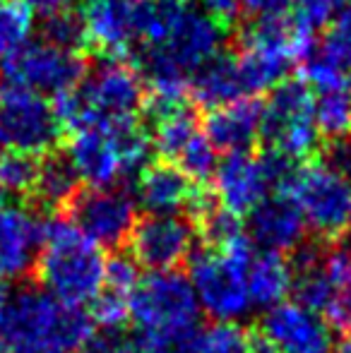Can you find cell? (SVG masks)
Instances as JSON below:
<instances>
[{"instance_id":"obj_1","label":"cell","mask_w":351,"mask_h":353,"mask_svg":"<svg viewBox=\"0 0 351 353\" xmlns=\"http://www.w3.org/2000/svg\"><path fill=\"white\" fill-rule=\"evenodd\" d=\"M106 260L70 219H41V250L34 272L51 298L70 307L92 305L106 286Z\"/></svg>"},{"instance_id":"obj_2","label":"cell","mask_w":351,"mask_h":353,"mask_svg":"<svg viewBox=\"0 0 351 353\" xmlns=\"http://www.w3.org/2000/svg\"><path fill=\"white\" fill-rule=\"evenodd\" d=\"M94 334L89 312L56 301L41 288L14 293L3 322L8 353H85Z\"/></svg>"},{"instance_id":"obj_3","label":"cell","mask_w":351,"mask_h":353,"mask_svg":"<svg viewBox=\"0 0 351 353\" xmlns=\"http://www.w3.org/2000/svg\"><path fill=\"white\" fill-rule=\"evenodd\" d=\"M145 101V79L118 58L99 63L77 87L56 97V116L72 132L132 123Z\"/></svg>"},{"instance_id":"obj_4","label":"cell","mask_w":351,"mask_h":353,"mask_svg":"<svg viewBox=\"0 0 351 353\" xmlns=\"http://www.w3.org/2000/svg\"><path fill=\"white\" fill-rule=\"evenodd\" d=\"M255 248L248 233L221 248H205L190 257V286L200 312L214 322H241L250 310L248 265Z\"/></svg>"},{"instance_id":"obj_5","label":"cell","mask_w":351,"mask_h":353,"mask_svg":"<svg viewBox=\"0 0 351 353\" xmlns=\"http://www.w3.org/2000/svg\"><path fill=\"white\" fill-rule=\"evenodd\" d=\"M152 152V135L132 121L75 132L68 142L66 159L87 188H116L123 178L140 176L150 166Z\"/></svg>"},{"instance_id":"obj_6","label":"cell","mask_w":351,"mask_h":353,"mask_svg":"<svg viewBox=\"0 0 351 353\" xmlns=\"http://www.w3.org/2000/svg\"><path fill=\"white\" fill-rule=\"evenodd\" d=\"M294 272L296 301L318 312L334 334L351 336V248L305 250Z\"/></svg>"},{"instance_id":"obj_7","label":"cell","mask_w":351,"mask_h":353,"mask_svg":"<svg viewBox=\"0 0 351 353\" xmlns=\"http://www.w3.org/2000/svg\"><path fill=\"white\" fill-rule=\"evenodd\" d=\"M313 46V34L294 24L286 27L284 22H255L243 34L241 53L236 58L245 92H270L284 84L296 61L305 63L315 56Z\"/></svg>"},{"instance_id":"obj_8","label":"cell","mask_w":351,"mask_h":353,"mask_svg":"<svg viewBox=\"0 0 351 353\" xmlns=\"http://www.w3.org/2000/svg\"><path fill=\"white\" fill-rule=\"evenodd\" d=\"M137 339L200 332V305L190 279L181 272H150L130 296Z\"/></svg>"},{"instance_id":"obj_9","label":"cell","mask_w":351,"mask_h":353,"mask_svg":"<svg viewBox=\"0 0 351 353\" xmlns=\"http://www.w3.org/2000/svg\"><path fill=\"white\" fill-rule=\"evenodd\" d=\"M286 195L303 216L308 231L325 241H337L349 226L351 181L332 161H313L296 168Z\"/></svg>"},{"instance_id":"obj_10","label":"cell","mask_w":351,"mask_h":353,"mask_svg":"<svg viewBox=\"0 0 351 353\" xmlns=\"http://www.w3.org/2000/svg\"><path fill=\"white\" fill-rule=\"evenodd\" d=\"M263 137L270 152L299 163L318 149L320 132L313 118V94L303 82H284L263 103Z\"/></svg>"},{"instance_id":"obj_11","label":"cell","mask_w":351,"mask_h":353,"mask_svg":"<svg viewBox=\"0 0 351 353\" xmlns=\"http://www.w3.org/2000/svg\"><path fill=\"white\" fill-rule=\"evenodd\" d=\"M63 125L46 97L22 87L0 92V152L39 157L56 147Z\"/></svg>"},{"instance_id":"obj_12","label":"cell","mask_w":351,"mask_h":353,"mask_svg":"<svg viewBox=\"0 0 351 353\" xmlns=\"http://www.w3.org/2000/svg\"><path fill=\"white\" fill-rule=\"evenodd\" d=\"M3 72L10 87H22L34 94H61L70 92L85 77V61L80 53L63 51L46 41L27 43L22 51L3 61Z\"/></svg>"},{"instance_id":"obj_13","label":"cell","mask_w":351,"mask_h":353,"mask_svg":"<svg viewBox=\"0 0 351 353\" xmlns=\"http://www.w3.org/2000/svg\"><path fill=\"white\" fill-rule=\"evenodd\" d=\"M70 221L101 250H113L130 241L137 223V202L121 188H87L72 200Z\"/></svg>"},{"instance_id":"obj_14","label":"cell","mask_w":351,"mask_h":353,"mask_svg":"<svg viewBox=\"0 0 351 353\" xmlns=\"http://www.w3.org/2000/svg\"><path fill=\"white\" fill-rule=\"evenodd\" d=\"M195 226L181 214H147L130 233V257L150 272H176L195 255Z\"/></svg>"},{"instance_id":"obj_15","label":"cell","mask_w":351,"mask_h":353,"mask_svg":"<svg viewBox=\"0 0 351 353\" xmlns=\"http://www.w3.org/2000/svg\"><path fill=\"white\" fill-rule=\"evenodd\" d=\"M260 339L274 353L337 351L334 332L328 322L299 301H284L267 310L260 322Z\"/></svg>"},{"instance_id":"obj_16","label":"cell","mask_w":351,"mask_h":353,"mask_svg":"<svg viewBox=\"0 0 351 353\" xmlns=\"http://www.w3.org/2000/svg\"><path fill=\"white\" fill-rule=\"evenodd\" d=\"M274 190L272 178L267 173L263 157L253 154H234L219 161V168L214 173V200L219 210L245 216L258 205L270 197Z\"/></svg>"},{"instance_id":"obj_17","label":"cell","mask_w":351,"mask_h":353,"mask_svg":"<svg viewBox=\"0 0 351 353\" xmlns=\"http://www.w3.org/2000/svg\"><path fill=\"white\" fill-rule=\"evenodd\" d=\"M80 17L87 41L113 56L142 39L140 0H82Z\"/></svg>"},{"instance_id":"obj_18","label":"cell","mask_w":351,"mask_h":353,"mask_svg":"<svg viewBox=\"0 0 351 353\" xmlns=\"http://www.w3.org/2000/svg\"><path fill=\"white\" fill-rule=\"evenodd\" d=\"M41 250V216L24 207L0 212V281L24 279Z\"/></svg>"},{"instance_id":"obj_19","label":"cell","mask_w":351,"mask_h":353,"mask_svg":"<svg viewBox=\"0 0 351 353\" xmlns=\"http://www.w3.org/2000/svg\"><path fill=\"white\" fill-rule=\"evenodd\" d=\"M305 226L299 207L286 195H270L263 205L248 214V236L253 245H260L265 252L286 255L303 248Z\"/></svg>"},{"instance_id":"obj_20","label":"cell","mask_w":351,"mask_h":353,"mask_svg":"<svg viewBox=\"0 0 351 353\" xmlns=\"http://www.w3.org/2000/svg\"><path fill=\"white\" fill-rule=\"evenodd\" d=\"M205 135L217 152L226 157L250 154L255 142L263 137V103L245 97L229 106L214 108L205 121Z\"/></svg>"},{"instance_id":"obj_21","label":"cell","mask_w":351,"mask_h":353,"mask_svg":"<svg viewBox=\"0 0 351 353\" xmlns=\"http://www.w3.org/2000/svg\"><path fill=\"white\" fill-rule=\"evenodd\" d=\"M192 183L171 163H152L137 176L135 202L147 214H178L192 197Z\"/></svg>"},{"instance_id":"obj_22","label":"cell","mask_w":351,"mask_h":353,"mask_svg":"<svg viewBox=\"0 0 351 353\" xmlns=\"http://www.w3.org/2000/svg\"><path fill=\"white\" fill-rule=\"evenodd\" d=\"M190 94L195 97V101L200 106L214 111V108L241 101V99H245L248 92H245V84L243 77H241L236 58L221 56L219 53L214 61H210L207 65H202L200 70L192 74Z\"/></svg>"},{"instance_id":"obj_23","label":"cell","mask_w":351,"mask_h":353,"mask_svg":"<svg viewBox=\"0 0 351 353\" xmlns=\"http://www.w3.org/2000/svg\"><path fill=\"white\" fill-rule=\"evenodd\" d=\"M294 265L286 260V255L277 252H255L248 265V293L253 307L272 310L279 303L286 301L294 291Z\"/></svg>"},{"instance_id":"obj_24","label":"cell","mask_w":351,"mask_h":353,"mask_svg":"<svg viewBox=\"0 0 351 353\" xmlns=\"http://www.w3.org/2000/svg\"><path fill=\"white\" fill-rule=\"evenodd\" d=\"M154 132H152V147L157 154H161L164 159H176L181 157V152L192 142V137L197 135V118L190 108L171 106L154 111Z\"/></svg>"},{"instance_id":"obj_25","label":"cell","mask_w":351,"mask_h":353,"mask_svg":"<svg viewBox=\"0 0 351 353\" xmlns=\"http://www.w3.org/2000/svg\"><path fill=\"white\" fill-rule=\"evenodd\" d=\"M80 178L75 176L70 161L66 157H48L39 161L34 195L46 207H70L80 192Z\"/></svg>"},{"instance_id":"obj_26","label":"cell","mask_w":351,"mask_h":353,"mask_svg":"<svg viewBox=\"0 0 351 353\" xmlns=\"http://www.w3.org/2000/svg\"><path fill=\"white\" fill-rule=\"evenodd\" d=\"M313 118L320 135L334 142L351 137V79L349 84L328 92H315Z\"/></svg>"},{"instance_id":"obj_27","label":"cell","mask_w":351,"mask_h":353,"mask_svg":"<svg viewBox=\"0 0 351 353\" xmlns=\"http://www.w3.org/2000/svg\"><path fill=\"white\" fill-rule=\"evenodd\" d=\"M34 12L22 0H0V58H10L32 43Z\"/></svg>"},{"instance_id":"obj_28","label":"cell","mask_w":351,"mask_h":353,"mask_svg":"<svg viewBox=\"0 0 351 353\" xmlns=\"http://www.w3.org/2000/svg\"><path fill=\"white\" fill-rule=\"evenodd\" d=\"M41 34H43V41L56 48H63V51L80 53V48L87 43V32H85V24H82L80 12H72L68 8L48 14L43 19Z\"/></svg>"},{"instance_id":"obj_29","label":"cell","mask_w":351,"mask_h":353,"mask_svg":"<svg viewBox=\"0 0 351 353\" xmlns=\"http://www.w3.org/2000/svg\"><path fill=\"white\" fill-rule=\"evenodd\" d=\"M178 171L188 178V181L205 183L210 178H214L217 168H219V152L214 149V144L207 140L205 132H197L192 137V142L181 152V157L176 159Z\"/></svg>"},{"instance_id":"obj_30","label":"cell","mask_w":351,"mask_h":353,"mask_svg":"<svg viewBox=\"0 0 351 353\" xmlns=\"http://www.w3.org/2000/svg\"><path fill=\"white\" fill-rule=\"evenodd\" d=\"M39 173L37 157L19 152H0V190L5 195H27L34 190Z\"/></svg>"},{"instance_id":"obj_31","label":"cell","mask_w":351,"mask_h":353,"mask_svg":"<svg viewBox=\"0 0 351 353\" xmlns=\"http://www.w3.org/2000/svg\"><path fill=\"white\" fill-rule=\"evenodd\" d=\"M253 339L239 322H214L202 330L197 353H253Z\"/></svg>"},{"instance_id":"obj_32","label":"cell","mask_w":351,"mask_h":353,"mask_svg":"<svg viewBox=\"0 0 351 353\" xmlns=\"http://www.w3.org/2000/svg\"><path fill=\"white\" fill-rule=\"evenodd\" d=\"M97 332L103 334H123V327L130 320V298L118 296L103 288L101 296L92 303V310H89Z\"/></svg>"},{"instance_id":"obj_33","label":"cell","mask_w":351,"mask_h":353,"mask_svg":"<svg viewBox=\"0 0 351 353\" xmlns=\"http://www.w3.org/2000/svg\"><path fill=\"white\" fill-rule=\"evenodd\" d=\"M188 0H140V14H142V39L147 46L159 41L161 34L171 27V22L188 10Z\"/></svg>"},{"instance_id":"obj_34","label":"cell","mask_w":351,"mask_h":353,"mask_svg":"<svg viewBox=\"0 0 351 353\" xmlns=\"http://www.w3.org/2000/svg\"><path fill=\"white\" fill-rule=\"evenodd\" d=\"M320 56L342 72H351V5L328 27Z\"/></svg>"},{"instance_id":"obj_35","label":"cell","mask_w":351,"mask_h":353,"mask_svg":"<svg viewBox=\"0 0 351 353\" xmlns=\"http://www.w3.org/2000/svg\"><path fill=\"white\" fill-rule=\"evenodd\" d=\"M349 5L351 0H299L294 10V27L315 34L318 29L330 27Z\"/></svg>"},{"instance_id":"obj_36","label":"cell","mask_w":351,"mask_h":353,"mask_svg":"<svg viewBox=\"0 0 351 353\" xmlns=\"http://www.w3.org/2000/svg\"><path fill=\"white\" fill-rule=\"evenodd\" d=\"M140 279V265L130 255H113L106 260V291L130 298Z\"/></svg>"},{"instance_id":"obj_37","label":"cell","mask_w":351,"mask_h":353,"mask_svg":"<svg viewBox=\"0 0 351 353\" xmlns=\"http://www.w3.org/2000/svg\"><path fill=\"white\" fill-rule=\"evenodd\" d=\"M303 74H305V82H308L315 92H328V89H337V87L349 84L347 72H342L337 65L325 61L318 53L303 63Z\"/></svg>"},{"instance_id":"obj_38","label":"cell","mask_w":351,"mask_h":353,"mask_svg":"<svg viewBox=\"0 0 351 353\" xmlns=\"http://www.w3.org/2000/svg\"><path fill=\"white\" fill-rule=\"evenodd\" d=\"M299 0H241V10L255 22H281Z\"/></svg>"},{"instance_id":"obj_39","label":"cell","mask_w":351,"mask_h":353,"mask_svg":"<svg viewBox=\"0 0 351 353\" xmlns=\"http://www.w3.org/2000/svg\"><path fill=\"white\" fill-rule=\"evenodd\" d=\"M197 5H200V12H205L221 27L234 22L241 12V0H197Z\"/></svg>"},{"instance_id":"obj_40","label":"cell","mask_w":351,"mask_h":353,"mask_svg":"<svg viewBox=\"0 0 351 353\" xmlns=\"http://www.w3.org/2000/svg\"><path fill=\"white\" fill-rule=\"evenodd\" d=\"M103 353H145V346L140 344L137 336H126V334H113L106 344Z\"/></svg>"},{"instance_id":"obj_41","label":"cell","mask_w":351,"mask_h":353,"mask_svg":"<svg viewBox=\"0 0 351 353\" xmlns=\"http://www.w3.org/2000/svg\"><path fill=\"white\" fill-rule=\"evenodd\" d=\"M332 163L337 168H342L351 181V140L337 142L334 144V154H332Z\"/></svg>"},{"instance_id":"obj_42","label":"cell","mask_w":351,"mask_h":353,"mask_svg":"<svg viewBox=\"0 0 351 353\" xmlns=\"http://www.w3.org/2000/svg\"><path fill=\"white\" fill-rule=\"evenodd\" d=\"M24 5H27L32 12H39L43 14V17H48V14L58 12V10H66L68 0H22Z\"/></svg>"},{"instance_id":"obj_43","label":"cell","mask_w":351,"mask_h":353,"mask_svg":"<svg viewBox=\"0 0 351 353\" xmlns=\"http://www.w3.org/2000/svg\"><path fill=\"white\" fill-rule=\"evenodd\" d=\"M10 291L5 286V281H0V336H3V322H5V315H8V305H10Z\"/></svg>"},{"instance_id":"obj_44","label":"cell","mask_w":351,"mask_h":353,"mask_svg":"<svg viewBox=\"0 0 351 353\" xmlns=\"http://www.w3.org/2000/svg\"><path fill=\"white\" fill-rule=\"evenodd\" d=\"M3 210H5V192L0 190V212H3Z\"/></svg>"},{"instance_id":"obj_45","label":"cell","mask_w":351,"mask_h":353,"mask_svg":"<svg viewBox=\"0 0 351 353\" xmlns=\"http://www.w3.org/2000/svg\"><path fill=\"white\" fill-rule=\"evenodd\" d=\"M347 228H349V231H351V214H349V226H347Z\"/></svg>"}]
</instances>
